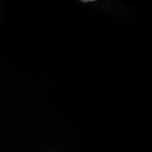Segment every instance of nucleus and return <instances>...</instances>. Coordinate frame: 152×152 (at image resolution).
I'll list each match as a JSON object with an SVG mask.
<instances>
[{
  "label": "nucleus",
  "instance_id": "1",
  "mask_svg": "<svg viewBox=\"0 0 152 152\" xmlns=\"http://www.w3.org/2000/svg\"><path fill=\"white\" fill-rule=\"evenodd\" d=\"M82 2L85 3V2H90V1H94V0H87V1H81Z\"/></svg>",
  "mask_w": 152,
  "mask_h": 152
}]
</instances>
